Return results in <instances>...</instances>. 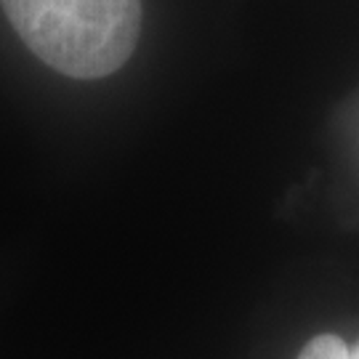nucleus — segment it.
Listing matches in <instances>:
<instances>
[{"mask_svg":"<svg viewBox=\"0 0 359 359\" xmlns=\"http://www.w3.org/2000/svg\"><path fill=\"white\" fill-rule=\"evenodd\" d=\"M40 62L77 80L107 77L128 62L142 29V0H0Z\"/></svg>","mask_w":359,"mask_h":359,"instance_id":"obj_1","label":"nucleus"},{"mask_svg":"<svg viewBox=\"0 0 359 359\" xmlns=\"http://www.w3.org/2000/svg\"><path fill=\"white\" fill-rule=\"evenodd\" d=\"M298 359H359V346L348 348L335 335H320L301 351Z\"/></svg>","mask_w":359,"mask_h":359,"instance_id":"obj_2","label":"nucleus"}]
</instances>
